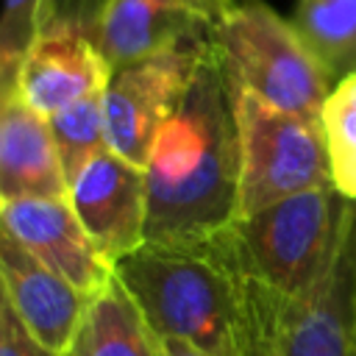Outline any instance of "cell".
Here are the masks:
<instances>
[{
  "mask_svg": "<svg viewBox=\"0 0 356 356\" xmlns=\"http://www.w3.org/2000/svg\"><path fill=\"white\" fill-rule=\"evenodd\" d=\"M0 356H56L31 334V328L14 312L3 284H0Z\"/></svg>",
  "mask_w": 356,
  "mask_h": 356,
  "instance_id": "obj_19",
  "label": "cell"
},
{
  "mask_svg": "<svg viewBox=\"0 0 356 356\" xmlns=\"http://www.w3.org/2000/svg\"><path fill=\"white\" fill-rule=\"evenodd\" d=\"M209 50L211 33L111 70L103 89V117L114 153L139 167L147 164L156 134L184 103Z\"/></svg>",
  "mask_w": 356,
  "mask_h": 356,
  "instance_id": "obj_6",
  "label": "cell"
},
{
  "mask_svg": "<svg viewBox=\"0 0 356 356\" xmlns=\"http://www.w3.org/2000/svg\"><path fill=\"white\" fill-rule=\"evenodd\" d=\"M353 209L356 203L328 184L239 217L234 231L245 267L270 289L300 295L323 273Z\"/></svg>",
  "mask_w": 356,
  "mask_h": 356,
  "instance_id": "obj_5",
  "label": "cell"
},
{
  "mask_svg": "<svg viewBox=\"0 0 356 356\" xmlns=\"http://www.w3.org/2000/svg\"><path fill=\"white\" fill-rule=\"evenodd\" d=\"M292 25L334 81L356 72V0H295Z\"/></svg>",
  "mask_w": 356,
  "mask_h": 356,
  "instance_id": "obj_15",
  "label": "cell"
},
{
  "mask_svg": "<svg viewBox=\"0 0 356 356\" xmlns=\"http://www.w3.org/2000/svg\"><path fill=\"white\" fill-rule=\"evenodd\" d=\"M145 242L195 248L239 220V142L214 44L184 103L156 134L147 164Z\"/></svg>",
  "mask_w": 356,
  "mask_h": 356,
  "instance_id": "obj_1",
  "label": "cell"
},
{
  "mask_svg": "<svg viewBox=\"0 0 356 356\" xmlns=\"http://www.w3.org/2000/svg\"><path fill=\"white\" fill-rule=\"evenodd\" d=\"M0 284L31 328V334L56 356H67L78 337L89 298L67 278L42 264L8 231L0 228Z\"/></svg>",
  "mask_w": 356,
  "mask_h": 356,
  "instance_id": "obj_11",
  "label": "cell"
},
{
  "mask_svg": "<svg viewBox=\"0 0 356 356\" xmlns=\"http://www.w3.org/2000/svg\"><path fill=\"white\" fill-rule=\"evenodd\" d=\"M67 203L95 248L114 264L145 245L147 178L145 167L111 147L97 153L67 186Z\"/></svg>",
  "mask_w": 356,
  "mask_h": 356,
  "instance_id": "obj_7",
  "label": "cell"
},
{
  "mask_svg": "<svg viewBox=\"0 0 356 356\" xmlns=\"http://www.w3.org/2000/svg\"><path fill=\"white\" fill-rule=\"evenodd\" d=\"M228 92L239 142V217L334 184L320 120L275 108L234 83Z\"/></svg>",
  "mask_w": 356,
  "mask_h": 356,
  "instance_id": "obj_4",
  "label": "cell"
},
{
  "mask_svg": "<svg viewBox=\"0 0 356 356\" xmlns=\"http://www.w3.org/2000/svg\"><path fill=\"white\" fill-rule=\"evenodd\" d=\"M348 217L323 273L295 298H281V356H356L350 320V231Z\"/></svg>",
  "mask_w": 356,
  "mask_h": 356,
  "instance_id": "obj_9",
  "label": "cell"
},
{
  "mask_svg": "<svg viewBox=\"0 0 356 356\" xmlns=\"http://www.w3.org/2000/svg\"><path fill=\"white\" fill-rule=\"evenodd\" d=\"M47 128L67 178L70 181L97 156L108 147L106 139V117H103V92L100 95H89L67 108H61L58 114L47 117Z\"/></svg>",
  "mask_w": 356,
  "mask_h": 356,
  "instance_id": "obj_17",
  "label": "cell"
},
{
  "mask_svg": "<svg viewBox=\"0 0 356 356\" xmlns=\"http://www.w3.org/2000/svg\"><path fill=\"white\" fill-rule=\"evenodd\" d=\"M331 181L337 192L356 203V72L339 78L320 108Z\"/></svg>",
  "mask_w": 356,
  "mask_h": 356,
  "instance_id": "obj_16",
  "label": "cell"
},
{
  "mask_svg": "<svg viewBox=\"0 0 356 356\" xmlns=\"http://www.w3.org/2000/svg\"><path fill=\"white\" fill-rule=\"evenodd\" d=\"M209 33L211 22L175 0H108L92 39L106 64L120 70Z\"/></svg>",
  "mask_w": 356,
  "mask_h": 356,
  "instance_id": "obj_12",
  "label": "cell"
},
{
  "mask_svg": "<svg viewBox=\"0 0 356 356\" xmlns=\"http://www.w3.org/2000/svg\"><path fill=\"white\" fill-rule=\"evenodd\" d=\"M19 64L0 53V114L8 108L11 100L19 97Z\"/></svg>",
  "mask_w": 356,
  "mask_h": 356,
  "instance_id": "obj_21",
  "label": "cell"
},
{
  "mask_svg": "<svg viewBox=\"0 0 356 356\" xmlns=\"http://www.w3.org/2000/svg\"><path fill=\"white\" fill-rule=\"evenodd\" d=\"M0 228L86 298L114 278V264L95 248L67 197L6 200L0 203Z\"/></svg>",
  "mask_w": 356,
  "mask_h": 356,
  "instance_id": "obj_8",
  "label": "cell"
},
{
  "mask_svg": "<svg viewBox=\"0 0 356 356\" xmlns=\"http://www.w3.org/2000/svg\"><path fill=\"white\" fill-rule=\"evenodd\" d=\"M22 197H67V178L47 120L17 97L0 114V203Z\"/></svg>",
  "mask_w": 356,
  "mask_h": 356,
  "instance_id": "obj_13",
  "label": "cell"
},
{
  "mask_svg": "<svg viewBox=\"0 0 356 356\" xmlns=\"http://www.w3.org/2000/svg\"><path fill=\"white\" fill-rule=\"evenodd\" d=\"M67 356H72V353H67Z\"/></svg>",
  "mask_w": 356,
  "mask_h": 356,
  "instance_id": "obj_25",
  "label": "cell"
},
{
  "mask_svg": "<svg viewBox=\"0 0 356 356\" xmlns=\"http://www.w3.org/2000/svg\"><path fill=\"white\" fill-rule=\"evenodd\" d=\"M106 6L108 0H44V28L67 25L92 36Z\"/></svg>",
  "mask_w": 356,
  "mask_h": 356,
  "instance_id": "obj_20",
  "label": "cell"
},
{
  "mask_svg": "<svg viewBox=\"0 0 356 356\" xmlns=\"http://www.w3.org/2000/svg\"><path fill=\"white\" fill-rule=\"evenodd\" d=\"M72 356H164L161 337L150 328L117 275L86 303Z\"/></svg>",
  "mask_w": 356,
  "mask_h": 356,
  "instance_id": "obj_14",
  "label": "cell"
},
{
  "mask_svg": "<svg viewBox=\"0 0 356 356\" xmlns=\"http://www.w3.org/2000/svg\"><path fill=\"white\" fill-rule=\"evenodd\" d=\"M161 348H164V356H211L203 348L186 339H178V337H161Z\"/></svg>",
  "mask_w": 356,
  "mask_h": 356,
  "instance_id": "obj_23",
  "label": "cell"
},
{
  "mask_svg": "<svg viewBox=\"0 0 356 356\" xmlns=\"http://www.w3.org/2000/svg\"><path fill=\"white\" fill-rule=\"evenodd\" d=\"M108 75L111 67L86 31L44 28L19 64V97L47 120L89 95H100Z\"/></svg>",
  "mask_w": 356,
  "mask_h": 356,
  "instance_id": "obj_10",
  "label": "cell"
},
{
  "mask_svg": "<svg viewBox=\"0 0 356 356\" xmlns=\"http://www.w3.org/2000/svg\"><path fill=\"white\" fill-rule=\"evenodd\" d=\"M211 44L228 83L275 108L320 120V108L337 81L292 19H284L264 0H236L214 22Z\"/></svg>",
  "mask_w": 356,
  "mask_h": 356,
  "instance_id": "obj_3",
  "label": "cell"
},
{
  "mask_svg": "<svg viewBox=\"0 0 356 356\" xmlns=\"http://www.w3.org/2000/svg\"><path fill=\"white\" fill-rule=\"evenodd\" d=\"M175 3L192 8L195 14H200V17H203L206 22H211V28H214V22H217L236 0H175Z\"/></svg>",
  "mask_w": 356,
  "mask_h": 356,
  "instance_id": "obj_22",
  "label": "cell"
},
{
  "mask_svg": "<svg viewBox=\"0 0 356 356\" xmlns=\"http://www.w3.org/2000/svg\"><path fill=\"white\" fill-rule=\"evenodd\" d=\"M350 320H353V345H356V220L350 231Z\"/></svg>",
  "mask_w": 356,
  "mask_h": 356,
  "instance_id": "obj_24",
  "label": "cell"
},
{
  "mask_svg": "<svg viewBox=\"0 0 356 356\" xmlns=\"http://www.w3.org/2000/svg\"><path fill=\"white\" fill-rule=\"evenodd\" d=\"M44 31V0H3L0 11V53L22 61Z\"/></svg>",
  "mask_w": 356,
  "mask_h": 356,
  "instance_id": "obj_18",
  "label": "cell"
},
{
  "mask_svg": "<svg viewBox=\"0 0 356 356\" xmlns=\"http://www.w3.org/2000/svg\"><path fill=\"white\" fill-rule=\"evenodd\" d=\"M234 225L195 248L145 242L114 261L117 281L159 337L186 339L211 356H245L248 267Z\"/></svg>",
  "mask_w": 356,
  "mask_h": 356,
  "instance_id": "obj_2",
  "label": "cell"
}]
</instances>
